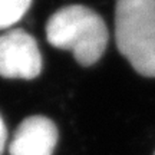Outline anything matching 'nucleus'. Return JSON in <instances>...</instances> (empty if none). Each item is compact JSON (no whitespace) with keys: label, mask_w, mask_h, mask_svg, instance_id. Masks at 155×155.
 <instances>
[{"label":"nucleus","mask_w":155,"mask_h":155,"mask_svg":"<svg viewBox=\"0 0 155 155\" xmlns=\"http://www.w3.org/2000/svg\"><path fill=\"white\" fill-rule=\"evenodd\" d=\"M46 38L52 46L71 50L79 65L91 66L105 53L109 33L104 19L95 10L71 5L50 16Z\"/></svg>","instance_id":"obj_1"},{"label":"nucleus","mask_w":155,"mask_h":155,"mask_svg":"<svg viewBox=\"0 0 155 155\" xmlns=\"http://www.w3.org/2000/svg\"><path fill=\"white\" fill-rule=\"evenodd\" d=\"M115 39L139 75L155 78V0H116Z\"/></svg>","instance_id":"obj_2"},{"label":"nucleus","mask_w":155,"mask_h":155,"mask_svg":"<svg viewBox=\"0 0 155 155\" xmlns=\"http://www.w3.org/2000/svg\"><path fill=\"white\" fill-rule=\"evenodd\" d=\"M42 72L38 42L23 29H10L0 36V76L35 79Z\"/></svg>","instance_id":"obj_3"},{"label":"nucleus","mask_w":155,"mask_h":155,"mask_svg":"<svg viewBox=\"0 0 155 155\" xmlns=\"http://www.w3.org/2000/svg\"><path fill=\"white\" fill-rule=\"evenodd\" d=\"M58 138L53 121L42 115L29 116L16 128L9 152L10 155H53Z\"/></svg>","instance_id":"obj_4"},{"label":"nucleus","mask_w":155,"mask_h":155,"mask_svg":"<svg viewBox=\"0 0 155 155\" xmlns=\"http://www.w3.org/2000/svg\"><path fill=\"white\" fill-rule=\"evenodd\" d=\"M32 0H0V29H9L22 19Z\"/></svg>","instance_id":"obj_5"},{"label":"nucleus","mask_w":155,"mask_h":155,"mask_svg":"<svg viewBox=\"0 0 155 155\" xmlns=\"http://www.w3.org/2000/svg\"><path fill=\"white\" fill-rule=\"evenodd\" d=\"M6 141H7V129H6L3 118H2V115H0V155L3 154V151H5Z\"/></svg>","instance_id":"obj_6"},{"label":"nucleus","mask_w":155,"mask_h":155,"mask_svg":"<svg viewBox=\"0 0 155 155\" xmlns=\"http://www.w3.org/2000/svg\"><path fill=\"white\" fill-rule=\"evenodd\" d=\"M154 155H155V154H154Z\"/></svg>","instance_id":"obj_7"}]
</instances>
